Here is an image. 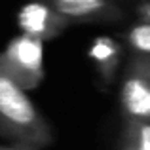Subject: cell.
I'll return each instance as SVG.
<instances>
[{
	"mask_svg": "<svg viewBox=\"0 0 150 150\" xmlns=\"http://www.w3.org/2000/svg\"><path fill=\"white\" fill-rule=\"evenodd\" d=\"M0 135L15 144L46 148L53 143L50 122L34 106L25 89L0 72Z\"/></svg>",
	"mask_w": 150,
	"mask_h": 150,
	"instance_id": "1",
	"label": "cell"
},
{
	"mask_svg": "<svg viewBox=\"0 0 150 150\" xmlns=\"http://www.w3.org/2000/svg\"><path fill=\"white\" fill-rule=\"evenodd\" d=\"M0 72L21 89H36L44 80V42L19 34L11 38L0 53Z\"/></svg>",
	"mask_w": 150,
	"mask_h": 150,
	"instance_id": "2",
	"label": "cell"
},
{
	"mask_svg": "<svg viewBox=\"0 0 150 150\" xmlns=\"http://www.w3.org/2000/svg\"><path fill=\"white\" fill-rule=\"evenodd\" d=\"M120 106L125 120L150 122V55L129 57L120 86Z\"/></svg>",
	"mask_w": 150,
	"mask_h": 150,
	"instance_id": "3",
	"label": "cell"
},
{
	"mask_svg": "<svg viewBox=\"0 0 150 150\" xmlns=\"http://www.w3.org/2000/svg\"><path fill=\"white\" fill-rule=\"evenodd\" d=\"M17 25L21 29V34L44 42L63 34V30L70 25V21L57 10H53L46 0H33L19 10Z\"/></svg>",
	"mask_w": 150,
	"mask_h": 150,
	"instance_id": "4",
	"label": "cell"
},
{
	"mask_svg": "<svg viewBox=\"0 0 150 150\" xmlns=\"http://www.w3.org/2000/svg\"><path fill=\"white\" fill-rule=\"evenodd\" d=\"M69 21L112 23L124 17V10L114 0H46Z\"/></svg>",
	"mask_w": 150,
	"mask_h": 150,
	"instance_id": "5",
	"label": "cell"
},
{
	"mask_svg": "<svg viewBox=\"0 0 150 150\" xmlns=\"http://www.w3.org/2000/svg\"><path fill=\"white\" fill-rule=\"evenodd\" d=\"M88 57L91 59L97 74L106 86L116 78V72L122 63V46L110 36H95L88 48Z\"/></svg>",
	"mask_w": 150,
	"mask_h": 150,
	"instance_id": "6",
	"label": "cell"
},
{
	"mask_svg": "<svg viewBox=\"0 0 150 150\" xmlns=\"http://www.w3.org/2000/svg\"><path fill=\"white\" fill-rule=\"evenodd\" d=\"M125 38H127V44L133 50V53L150 55V23H141V25L131 27Z\"/></svg>",
	"mask_w": 150,
	"mask_h": 150,
	"instance_id": "7",
	"label": "cell"
},
{
	"mask_svg": "<svg viewBox=\"0 0 150 150\" xmlns=\"http://www.w3.org/2000/svg\"><path fill=\"white\" fill-rule=\"evenodd\" d=\"M137 15H139L144 23H150V2L139 4V6H137Z\"/></svg>",
	"mask_w": 150,
	"mask_h": 150,
	"instance_id": "8",
	"label": "cell"
},
{
	"mask_svg": "<svg viewBox=\"0 0 150 150\" xmlns=\"http://www.w3.org/2000/svg\"><path fill=\"white\" fill-rule=\"evenodd\" d=\"M0 150H38V148H33V146H25V144H0Z\"/></svg>",
	"mask_w": 150,
	"mask_h": 150,
	"instance_id": "9",
	"label": "cell"
}]
</instances>
